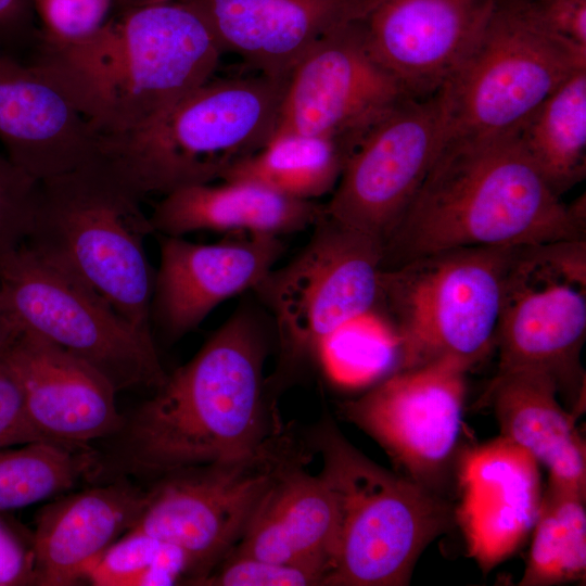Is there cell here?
<instances>
[{
    "label": "cell",
    "mask_w": 586,
    "mask_h": 586,
    "mask_svg": "<svg viewBox=\"0 0 586 586\" xmlns=\"http://www.w3.org/2000/svg\"><path fill=\"white\" fill-rule=\"evenodd\" d=\"M440 148L435 94L404 100L356 146L323 213L383 244L415 199Z\"/></svg>",
    "instance_id": "15"
},
{
    "label": "cell",
    "mask_w": 586,
    "mask_h": 586,
    "mask_svg": "<svg viewBox=\"0 0 586 586\" xmlns=\"http://www.w3.org/2000/svg\"><path fill=\"white\" fill-rule=\"evenodd\" d=\"M74 94L99 137L157 118L209 80L224 53L190 0L113 14Z\"/></svg>",
    "instance_id": "6"
},
{
    "label": "cell",
    "mask_w": 586,
    "mask_h": 586,
    "mask_svg": "<svg viewBox=\"0 0 586 586\" xmlns=\"http://www.w3.org/2000/svg\"><path fill=\"white\" fill-rule=\"evenodd\" d=\"M319 573L229 551L203 579L206 586H315Z\"/></svg>",
    "instance_id": "33"
},
{
    "label": "cell",
    "mask_w": 586,
    "mask_h": 586,
    "mask_svg": "<svg viewBox=\"0 0 586 586\" xmlns=\"http://www.w3.org/2000/svg\"><path fill=\"white\" fill-rule=\"evenodd\" d=\"M308 462L283 470L270 484L230 551L313 570L322 577L330 570L335 508L332 496Z\"/></svg>",
    "instance_id": "23"
},
{
    "label": "cell",
    "mask_w": 586,
    "mask_h": 586,
    "mask_svg": "<svg viewBox=\"0 0 586 586\" xmlns=\"http://www.w3.org/2000/svg\"><path fill=\"white\" fill-rule=\"evenodd\" d=\"M0 290L23 330L102 373L117 392L156 390L164 370L153 335L120 316L68 269L25 243L0 265Z\"/></svg>",
    "instance_id": "11"
},
{
    "label": "cell",
    "mask_w": 586,
    "mask_h": 586,
    "mask_svg": "<svg viewBox=\"0 0 586 586\" xmlns=\"http://www.w3.org/2000/svg\"><path fill=\"white\" fill-rule=\"evenodd\" d=\"M382 249L380 239L322 213L302 251L252 290L273 323L278 382L311 362L343 326L373 309Z\"/></svg>",
    "instance_id": "10"
},
{
    "label": "cell",
    "mask_w": 586,
    "mask_h": 586,
    "mask_svg": "<svg viewBox=\"0 0 586 586\" xmlns=\"http://www.w3.org/2000/svg\"><path fill=\"white\" fill-rule=\"evenodd\" d=\"M100 137L69 89L48 68L0 47V142L37 181L94 160Z\"/></svg>",
    "instance_id": "17"
},
{
    "label": "cell",
    "mask_w": 586,
    "mask_h": 586,
    "mask_svg": "<svg viewBox=\"0 0 586 586\" xmlns=\"http://www.w3.org/2000/svg\"><path fill=\"white\" fill-rule=\"evenodd\" d=\"M85 581L95 586L192 585L193 571L178 547L137 531H128L89 566Z\"/></svg>",
    "instance_id": "31"
},
{
    "label": "cell",
    "mask_w": 586,
    "mask_h": 586,
    "mask_svg": "<svg viewBox=\"0 0 586 586\" xmlns=\"http://www.w3.org/2000/svg\"><path fill=\"white\" fill-rule=\"evenodd\" d=\"M351 155L326 137L277 132L260 150L232 165L220 180L252 181L290 198L314 201L333 192Z\"/></svg>",
    "instance_id": "27"
},
{
    "label": "cell",
    "mask_w": 586,
    "mask_h": 586,
    "mask_svg": "<svg viewBox=\"0 0 586 586\" xmlns=\"http://www.w3.org/2000/svg\"><path fill=\"white\" fill-rule=\"evenodd\" d=\"M23 328L0 290V358L4 357Z\"/></svg>",
    "instance_id": "38"
},
{
    "label": "cell",
    "mask_w": 586,
    "mask_h": 586,
    "mask_svg": "<svg viewBox=\"0 0 586 586\" xmlns=\"http://www.w3.org/2000/svg\"><path fill=\"white\" fill-rule=\"evenodd\" d=\"M586 494L549 483L542 494L520 586L585 581Z\"/></svg>",
    "instance_id": "28"
},
{
    "label": "cell",
    "mask_w": 586,
    "mask_h": 586,
    "mask_svg": "<svg viewBox=\"0 0 586 586\" xmlns=\"http://www.w3.org/2000/svg\"><path fill=\"white\" fill-rule=\"evenodd\" d=\"M39 27L30 61L73 84L91 65L98 41L114 14V0H34Z\"/></svg>",
    "instance_id": "30"
},
{
    "label": "cell",
    "mask_w": 586,
    "mask_h": 586,
    "mask_svg": "<svg viewBox=\"0 0 586 586\" xmlns=\"http://www.w3.org/2000/svg\"><path fill=\"white\" fill-rule=\"evenodd\" d=\"M515 132L558 196L579 183L586 175V68L571 75Z\"/></svg>",
    "instance_id": "26"
},
{
    "label": "cell",
    "mask_w": 586,
    "mask_h": 586,
    "mask_svg": "<svg viewBox=\"0 0 586 586\" xmlns=\"http://www.w3.org/2000/svg\"><path fill=\"white\" fill-rule=\"evenodd\" d=\"M272 332V320L253 305H240L124 425L126 469L156 479L228 461L279 428L264 378Z\"/></svg>",
    "instance_id": "1"
},
{
    "label": "cell",
    "mask_w": 586,
    "mask_h": 586,
    "mask_svg": "<svg viewBox=\"0 0 586 586\" xmlns=\"http://www.w3.org/2000/svg\"><path fill=\"white\" fill-rule=\"evenodd\" d=\"M285 82L212 77L148 124L100 137L97 157L141 200L221 179L273 136Z\"/></svg>",
    "instance_id": "3"
},
{
    "label": "cell",
    "mask_w": 586,
    "mask_h": 586,
    "mask_svg": "<svg viewBox=\"0 0 586 586\" xmlns=\"http://www.w3.org/2000/svg\"><path fill=\"white\" fill-rule=\"evenodd\" d=\"M178 0H114V13L133 8L173 2Z\"/></svg>",
    "instance_id": "39"
},
{
    "label": "cell",
    "mask_w": 586,
    "mask_h": 586,
    "mask_svg": "<svg viewBox=\"0 0 586 586\" xmlns=\"http://www.w3.org/2000/svg\"><path fill=\"white\" fill-rule=\"evenodd\" d=\"M520 247L446 250L381 270L373 308L396 335V370L446 357L470 367L479 362L494 346Z\"/></svg>",
    "instance_id": "7"
},
{
    "label": "cell",
    "mask_w": 586,
    "mask_h": 586,
    "mask_svg": "<svg viewBox=\"0 0 586 586\" xmlns=\"http://www.w3.org/2000/svg\"><path fill=\"white\" fill-rule=\"evenodd\" d=\"M538 464L502 435L459 454L454 518L484 573L514 553L533 530L543 494Z\"/></svg>",
    "instance_id": "19"
},
{
    "label": "cell",
    "mask_w": 586,
    "mask_h": 586,
    "mask_svg": "<svg viewBox=\"0 0 586 586\" xmlns=\"http://www.w3.org/2000/svg\"><path fill=\"white\" fill-rule=\"evenodd\" d=\"M222 52L258 73L286 80L329 31L360 17L374 0H190Z\"/></svg>",
    "instance_id": "21"
},
{
    "label": "cell",
    "mask_w": 586,
    "mask_h": 586,
    "mask_svg": "<svg viewBox=\"0 0 586 586\" xmlns=\"http://www.w3.org/2000/svg\"><path fill=\"white\" fill-rule=\"evenodd\" d=\"M141 199L100 158L39 181L25 244L68 269L120 316L152 334L156 269L145 239L154 229Z\"/></svg>",
    "instance_id": "5"
},
{
    "label": "cell",
    "mask_w": 586,
    "mask_h": 586,
    "mask_svg": "<svg viewBox=\"0 0 586 586\" xmlns=\"http://www.w3.org/2000/svg\"><path fill=\"white\" fill-rule=\"evenodd\" d=\"M34 0H0V47L13 52L15 44L34 43Z\"/></svg>",
    "instance_id": "37"
},
{
    "label": "cell",
    "mask_w": 586,
    "mask_h": 586,
    "mask_svg": "<svg viewBox=\"0 0 586 586\" xmlns=\"http://www.w3.org/2000/svg\"><path fill=\"white\" fill-rule=\"evenodd\" d=\"M99 458L88 444L47 440L0 449V512L63 494L90 476Z\"/></svg>",
    "instance_id": "29"
},
{
    "label": "cell",
    "mask_w": 586,
    "mask_h": 586,
    "mask_svg": "<svg viewBox=\"0 0 586 586\" xmlns=\"http://www.w3.org/2000/svg\"><path fill=\"white\" fill-rule=\"evenodd\" d=\"M306 442L321 457L319 476L335 508L333 553L323 585H408L421 553L451 527V505L366 457L329 415L310 429Z\"/></svg>",
    "instance_id": "4"
},
{
    "label": "cell",
    "mask_w": 586,
    "mask_h": 586,
    "mask_svg": "<svg viewBox=\"0 0 586 586\" xmlns=\"http://www.w3.org/2000/svg\"><path fill=\"white\" fill-rule=\"evenodd\" d=\"M498 0H374L358 17L374 59L412 99L433 97L480 41Z\"/></svg>",
    "instance_id": "16"
},
{
    "label": "cell",
    "mask_w": 586,
    "mask_h": 586,
    "mask_svg": "<svg viewBox=\"0 0 586 586\" xmlns=\"http://www.w3.org/2000/svg\"><path fill=\"white\" fill-rule=\"evenodd\" d=\"M585 240L521 246L495 332V375L521 368L544 370L577 418L585 408Z\"/></svg>",
    "instance_id": "12"
},
{
    "label": "cell",
    "mask_w": 586,
    "mask_h": 586,
    "mask_svg": "<svg viewBox=\"0 0 586 586\" xmlns=\"http://www.w3.org/2000/svg\"><path fill=\"white\" fill-rule=\"evenodd\" d=\"M408 98L371 54L355 18L323 36L291 72L275 133L326 137L353 153Z\"/></svg>",
    "instance_id": "14"
},
{
    "label": "cell",
    "mask_w": 586,
    "mask_h": 586,
    "mask_svg": "<svg viewBox=\"0 0 586 586\" xmlns=\"http://www.w3.org/2000/svg\"><path fill=\"white\" fill-rule=\"evenodd\" d=\"M36 585L31 535L25 538L0 515V586Z\"/></svg>",
    "instance_id": "35"
},
{
    "label": "cell",
    "mask_w": 586,
    "mask_h": 586,
    "mask_svg": "<svg viewBox=\"0 0 586 586\" xmlns=\"http://www.w3.org/2000/svg\"><path fill=\"white\" fill-rule=\"evenodd\" d=\"M481 404L493 408L502 436L548 469L549 483L586 494V444L550 374L537 368L497 374Z\"/></svg>",
    "instance_id": "24"
},
{
    "label": "cell",
    "mask_w": 586,
    "mask_h": 586,
    "mask_svg": "<svg viewBox=\"0 0 586 586\" xmlns=\"http://www.w3.org/2000/svg\"><path fill=\"white\" fill-rule=\"evenodd\" d=\"M4 358L20 381L28 423L40 440L89 444L123 430L117 391L86 361L26 330Z\"/></svg>",
    "instance_id": "20"
},
{
    "label": "cell",
    "mask_w": 586,
    "mask_h": 586,
    "mask_svg": "<svg viewBox=\"0 0 586 586\" xmlns=\"http://www.w3.org/2000/svg\"><path fill=\"white\" fill-rule=\"evenodd\" d=\"M471 367L456 358L395 370L340 415L372 437L400 474L445 497L456 471Z\"/></svg>",
    "instance_id": "13"
},
{
    "label": "cell",
    "mask_w": 586,
    "mask_h": 586,
    "mask_svg": "<svg viewBox=\"0 0 586 586\" xmlns=\"http://www.w3.org/2000/svg\"><path fill=\"white\" fill-rule=\"evenodd\" d=\"M39 440L28 423L20 381L2 357L0 358V449Z\"/></svg>",
    "instance_id": "34"
},
{
    "label": "cell",
    "mask_w": 586,
    "mask_h": 586,
    "mask_svg": "<svg viewBox=\"0 0 586 586\" xmlns=\"http://www.w3.org/2000/svg\"><path fill=\"white\" fill-rule=\"evenodd\" d=\"M585 227L584 198L565 205L515 130L451 139L384 241L381 270L446 250L585 240Z\"/></svg>",
    "instance_id": "2"
},
{
    "label": "cell",
    "mask_w": 586,
    "mask_h": 586,
    "mask_svg": "<svg viewBox=\"0 0 586 586\" xmlns=\"http://www.w3.org/2000/svg\"><path fill=\"white\" fill-rule=\"evenodd\" d=\"M39 181L0 153V265L30 232Z\"/></svg>",
    "instance_id": "32"
},
{
    "label": "cell",
    "mask_w": 586,
    "mask_h": 586,
    "mask_svg": "<svg viewBox=\"0 0 586 586\" xmlns=\"http://www.w3.org/2000/svg\"><path fill=\"white\" fill-rule=\"evenodd\" d=\"M145 489L126 480L86 488L46 505L31 534L36 585L73 586L136 523Z\"/></svg>",
    "instance_id": "22"
},
{
    "label": "cell",
    "mask_w": 586,
    "mask_h": 586,
    "mask_svg": "<svg viewBox=\"0 0 586 586\" xmlns=\"http://www.w3.org/2000/svg\"><path fill=\"white\" fill-rule=\"evenodd\" d=\"M532 13L561 37L586 47V0H524Z\"/></svg>",
    "instance_id": "36"
},
{
    "label": "cell",
    "mask_w": 586,
    "mask_h": 586,
    "mask_svg": "<svg viewBox=\"0 0 586 586\" xmlns=\"http://www.w3.org/2000/svg\"><path fill=\"white\" fill-rule=\"evenodd\" d=\"M310 448L280 425L251 453L154 479L129 531L180 548L201 585L242 536L264 494L286 468L309 462Z\"/></svg>",
    "instance_id": "9"
},
{
    "label": "cell",
    "mask_w": 586,
    "mask_h": 586,
    "mask_svg": "<svg viewBox=\"0 0 586 586\" xmlns=\"http://www.w3.org/2000/svg\"><path fill=\"white\" fill-rule=\"evenodd\" d=\"M157 235L150 321L168 341L181 339L226 300L253 290L284 252L281 238L244 233L217 243Z\"/></svg>",
    "instance_id": "18"
},
{
    "label": "cell",
    "mask_w": 586,
    "mask_h": 586,
    "mask_svg": "<svg viewBox=\"0 0 586 586\" xmlns=\"http://www.w3.org/2000/svg\"><path fill=\"white\" fill-rule=\"evenodd\" d=\"M176 189L149 216L154 233L183 237L208 230L282 235L313 226L323 205L290 198L263 184L232 180Z\"/></svg>",
    "instance_id": "25"
},
{
    "label": "cell",
    "mask_w": 586,
    "mask_h": 586,
    "mask_svg": "<svg viewBox=\"0 0 586 586\" xmlns=\"http://www.w3.org/2000/svg\"><path fill=\"white\" fill-rule=\"evenodd\" d=\"M583 68L586 47L545 26L524 0H498L477 44L435 93L441 145L515 130Z\"/></svg>",
    "instance_id": "8"
}]
</instances>
